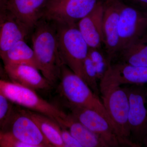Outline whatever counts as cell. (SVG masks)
<instances>
[{"label":"cell","mask_w":147,"mask_h":147,"mask_svg":"<svg viewBox=\"0 0 147 147\" xmlns=\"http://www.w3.org/2000/svg\"><path fill=\"white\" fill-rule=\"evenodd\" d=\"M70 114L94 134L103 141L108 147L125 146L115 129L108 120L94 110L66 104Z\"/></svg>","instance_id":"obj_10"},{"label":"cell","mask_w":147,"mask_h":147,"mask_svg":"<svg viewBox=\"0 0 147 147\" xmlns=\"http://www.w3.org/2000/svg\"><path fill=\"white\" fill-rule=\"evenodd\" d=\"M0 94L14 105L48 116L58 123L67 115L40 97L35 91L10 80L0 79Z\"/></svg>","instance_id":"obj_4"},{"label":"cell","mask_w":147,"mask_h":147,"mask_svg":"<svg viewBox=\"0 0 147 147\" xmlns=\"http://www.w3.org/2000/svg\"><path fill=\"white\" fill-rule=\"evenodd\" d=\"M1 130L8 131L30 147H53L26 109H21L15 105Z\"/></svg>","instance_id":"obj_7"},{"label":"cell","mask_w":147,"mask_h":147,"mask_svg":"<svg viewBox=\"0 0 147 147\" xmlns=\"http://www.w3.org/2000/svg\"><path fill=\"white\" fill-rule=\"evenodd\" d=\"M61 134L65 147H82L81 144L71 135L68 129L61 126Z\"/></svg>","instance_id":"obj_25"},{"label":"cell","mask_w":147,"mask_h":147,"mask_svg":"<svg viewBox=\"0 0 147 147\" xmlns=\"http://www.w3.org/2000/svg\"><path fill=\"white\" fill-rule=\"evenodd\" d=\"M123 2L147 13V0H126Z\"/></svg>","instance_id":"obj_27"},{"label":"cell","mask_w":147,"mask_h":147,"mask_svg":"<svg viewBox=\"0 0 147 147\" xmlns=\"http://www.w3.org/2000/svg\"><path fill=\"white\" fill-rule=\"evenodd\" d=\"M125 88L129 101L128 123L131 141L139 147L147 134L146 87L144 85H131Z\"/></svg>","instance_id":"obj_8"},{"label":"cell","mask_w":147,"mask_h":147,"mask_svg":"<svg viewBox=\"0 0 147 147\" xmlns=\"http://www.w3.org/2000/svg\"><path fill=\"white\" fill-rule=\"evenodd\" d=\"M0 147H30L8 131L0 129Z\"/></svg>","instance_id":"obj_24"},{"label":"cell","mask_w":147,"mask_h":147,"mask_svg":"<svg viewBox=\"0 0 147 147\" xmlns=\"http://www.w3.org/2000/svg\"><path fill=\"white\" fill-rule=\"evenodd\" d=\"M103 105L114 129L125 146L138 147L132 142L128 123L129 101L125 88L110 87L100 90Z\"/></svg>","instance_id":"obj_5"},{"label":"cell","mask_w":147,"mask_h":147,"mask_svg":"<svg viewBox=\"0 0 147 147\" xmlns=\"http://www.w3.org/2000/svg\"><path fill=\"white\" fill-rule=\"evenodd\" d=\"M146 95L147 100V88L146 87Z\"/></svg>","instance_id":"obj_31"},{"label":"cell","mask_w":147,"mask_h":147,"mask_svg":"<svg viewBox=\"0 0 147 147\" xmlns=\"http://www.w3.org/2000/svg\"><path fill=\"white\" fill-rule=\"evenodd\" d=\"M49 0H29L31 5L41 18L42 12Z\"/></svg>","instance_id":"obj_26"},{"label":"cell","mask_w":147,"mask_h":147,"mask_svg":"<svg viewBox=\"0 0 147 147\" xmlns=\"http://www.w3.org/2000/svg\"><path fill=\"white\" fill-rule=\"evenodd\" d=\"M118 55L120 59V62L136 66L147 67V42L139 39L122 49Z\"/></svg>","instance_id":"obj_20"},{"label":"cell","mask_w":147,"mask_h":147,"mask_svg":"<svg viewBox=\"0 0 147 147\" xmlns=\"http://www.w3.org/2000/svg\"><path fill=\"white\" fill-rule=\"evenodd\" d=\"M147 83V67L136 66L119 62L109 66L100 81L99 90L125 84L144 85Z\"/></svg>","instance_id":"obj_11"},{"label":"cell","mask_w":147,"mask_h":147,"mask_svg":"<svg viewBox=\"0 0 147 147\" xmlns=\"http://www.w3.org/2000/svg\"><path fill=\"white\" fill-rule=\"evenodd\" d=\"M147 32V13L122 0L118 23L119 52L142 38Z\"/></svg>","instance_id":"obj_9"},{"label":"cell","mask_w":147,"mask_h":147,"mask_svg":"<svg viewBox=\"0 0 147 147\" xmlns=\"http://www.w3.org/2000/svg\"><path fill=\"white\" fill-rule=\"evenodd\" d=\"M142 144L144 145L145 146L147 147V134L146 136L145 137L144 139L143 140Z\"/></svg>","instance_id":"obj_29"},{"label":"cell","mask_w":147,"mask_h":147,"mask_svg":"<svg viewBox=\"0 0 147 147\" xmlns=\"http://www.w3.org/2000/svg\"><path fill=\"white\" fill-rule=\"evenodd\" d=\"M59 82L60 93L65 100L66 104L94 110L104 117L113 125L98 95L82 78L64 65L62 67Z\"/></svg>","instance_id":"obj_2"},{"label":"cell","mask_w":147,"mask_h":147,"mask_svg":"<svg viewBox=\"0 0 147 147\" xmlns=\"http://www.w3.org/2000/svg\"><path fill=\"white\" fill-rule=\"evenodd\" d=\"M26 110L53 147H65L61 136V125L57 122L41 113L28 109Z\"/></svg>","instance_id":"obj_18"},{"label":"cell","mask_w":147,"mask_h":147,"mask_svg":"<svg viewBox=\"0 0 147 147\" xmlns=\"http://www.w3.org/2000/svg\"><path fill=\"white\" fill-rule=\"evenodd\" d=\"M140 39H141V40H143V41L147 42V32L142 37V38H141Z\"/></svg>","instance_id":"obj_30"},{"label":"cell","mask_w":147,"mask_h":147,"mask_svg":"<svg viewBox=\"0 0 147 147\" xmlns=\"http://www.w3.org/2000/svg\"><path fill=\"white\" fill-rule=\"evenodd\" d=\"M1 60V59L0 57V79L9 80L7 74L6 73L4 65L2 64Z\"/></svg>","instance_id":"obj_28"},{"label":"cell","mask_w":147,"mask_h":147,"mask_svg":"<svg viewBox=\"0 0 147 147\" xmlns=\"http://www.w3.org/2000/svg\"><path fill=\"white\" fill-rule=\"evenodd\" d=\"M9 79L29 88L36 90L49 89L52 85L43 76L39 69L26 64L4 66Z\"/></svg>","instance_id":"obj_14"},{"label":"cell","mask_w":147,"mask_h":147,"mask_svg":"<svg viewBox=\"0 0 147 147\" xmlns=\"http://www.w3.org/2000/svg\"><path fill=\"white\" fill-rule=\"evenodd\" d=\"M59 125L68 129L82 147H108L99 137L88 129L71 114H67Z\"/></svg>","instance_id":"obj_17"},{"label":"cell","mask_w":147,"mask_h":147,"mask_svg":"<svg viewBox=\"0 0 147 147\" xmlns=\"http://www.w3.org/2000/svg\"><path fill=\"white\" fill-rule=\"evenodd\" d=\"M103 1L100 0L94 9L76 24L89 48H101L104 43L102 32Z\"/></svg>","instance_id":"obj_13"},{"label":"cell","mask_w":147,"mask_h":147,"mask_svg":"<svg viewBox=\"0 0 147 147\" xmlns=\"http://www.w3.org/2000/svg\"><path fill=\"white\" fill-rule=\"evenodd\" d=\"M31 32L32 47L38 69L53 86L59 80L63 65L59 51L57 26L53 21L41 18Z\"/></svg>","instance_id":"obj_1"},{"label":"cell","mask_w":147,"mask_h":147,"mask_svg":"<svg viewBox=\"0 0 147 147\" xmlns=\"http://www.w3.org/2000/svg\"><path fill=\"white\" fill-rule=\"evenodd\" d=\"M14 104L0 94V129L3 127L10 116Z\"/></svg>","instance_id":"obj_23"},{"label":"cell","mask_w":147,"mask_h":147,"mask_svg":"<svg viewBox=\"0 0 147 147\" xmlns=\"http://www.w3.org/2000/svg\"><path fill=\"white\" fill-rule=\"evenodd\" d=\"M3 65L26 64L34 66L38 69V65L32 47L25 40L15 43L1 58Z\"/></svg>","instance_id":"obj_19"},{"label":"cell","mask_w":147,"mask_h":147,"mask_svg":"<svg viewBox=\"0 0 147 147\" xmlns=\"http://www.w3.org/2000/svg\"><path fill=\"white\" fill-rule=\"evenodd\" d=\"M88 56L94 64L98 79L100 81L108 70L111 63L108 60L106 53L101 48H90Z\"/></svg>","instance_id":"obj_21"},{"label":"cell","mask_w":147,"mask_h":147,"mask_svg":"<svg viewBox=\"0 0 147 147\" xmlns=\"http://www.w3.org/2000/svg\"><path fill=\"white\" fill-rule=\"evenodd\" d=\"M59 51L63 65L85 81L84 63L89 47L76 24H56Z\"/></svg>","instance_id":"obj_3"},{"label":"cell","mask_w":147,"mask_h":147,"mask_svg":"<svg viewBox=\"0 0 147 147\" xmlns=\"http://www.w3.org/2000/svg\"><path fill=\"white\" fill-rule=\"evenodd\" d=\"M100 0H49L41 18L55 24H76L95 7Z\"/></svg>","instance_id":"obj_6"},{"label":"cell","mask_w":147,"mask_h":147,"mask_svg":"<svg viewBox=\"0 0 147 147\" xmlns=\"http://www.w3.org/2000/svg\"><path fill=\"white\" fill-rule=\"evenodd\" d=\"M0 13L14 18L31 32L40 19L29 0H0Z\"/></svg>","instance_id":"obj_16"},{"label":"cell","mask_w":147,"mask_h":147,"mask_svg":"<svg viewBox=\"0 0 147 147\" xmlns=\"http://www.w3.org/2000/svg\"><path fill=\"white\" fill-rule=\"evenodd\" d=\"M30 31L14 18L0 13V57L15 43L26 40Z\"/></svg>","instance_id":"obj_15"},{"label":"cell","mask_w":147,"mask_h":147,"mask_svg":"<svg viewBox=\"0 0 147 147\" xmlns=\"http://www.w3.org/2000/svg\"><path fill=\"white\" fill-rule=\"evenodd\" d=\"M122 0H104L102 16L105 51L111 63L119 51L118 23Z\"/></svg>","instance_id":"obj_12"},{"label":"cell","mask_w":147,"mask_h":147,"mask_svg":"<svg viewBox=\"0 0 147 147\" xmlns=\"http://www.w3.org/2000/svg\"><path fill=\"white\" fill-rule=\"evenodd\" d=\"M84 73L85 82L98 95L100 90L97 84L98 79L96 70L94 64L88 55L84 63Z\"/></svg>","instance_id":"obj_22"}]
</instances>
